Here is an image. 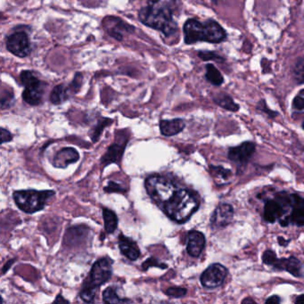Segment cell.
Listing matches in <instances>:
<instances>
[{
    "mask_svg": "<svg viewBox=\"0 0 304 304\" xmlns=\"http://www.w3.org/2000/svg\"><path fill=\"white\" fill-rule=\"evenodd\" d=\"M288 202L292 208V212L288 217L279 219V223L282 227L288 226L289 223H293L296 226H304V198L298 195H290Z\"/></svg>",
    "mask_w": 304,
    "mask_h": 304,
    "instance_id": "obj_10",
    "label": "cell"
},
{
    "mask_svg": "<svg viewBox=\"0 0 304 304\" xmlns=\"http://www.w3.org/2000/svg\"><path fill=\"white\" fill-rule=\"evenodd\" d=\"M145 188L149 196L162 208L173 198L178 189L172 179L161 175H152L147 177Z\"/></svg>",
    "mask_w": 304,
    "mask_h": 304,
    "instance_id": "obj_5",
    "label": "cell"
},
{
    "mask_svg": "<svg viewBox=\"0 0 304 304\" xmlns=\"http://www.w3.org/2000/svg\"><path fill=\"white\" fill-rule=\"evenodd\" d=\"M185 122L182 119H173L171 121L163 120L160 122V130L165 137H173L185 129Z\"/></svg>",
    "mask_w": 304,
    "mask_h": 304,
    "instance_id": "obj_19",
    "label": "cell"
},
{
    "mask_svg": "<svg viewBox=\"0 0 304 304\" xmlns=\"http://www.w3.org/2000/svg\"><path fill=\"white\" fill-rule=\"evenodd\" d=\"M103 218L105 222V229L107 234H112L117 229L118 218L114 212L110 209H103Z\"/></svg>",
    "mask_w": 304,
    "mask_h": 304,
    "instance_id": "obj_21",
    "label": "cell"
},
{
    "mask_svg": "<svg viewBox=\"0 0 304 304\" xmlns=\"http://www.w3.org/2000/svg\"><path fill=\"white\" fill-rule=\"evenodd\" d=\"M211 170L216 173L218 176H221L223 178H228L231 175V172L220 166H211Z\"/></svg>",
    "mask_w": 304,
    "mask_h": 304,
    "instance_id": "obj_34",
    "label": "cell"
},
{
    "mask_svg": "<svg viewBox=\"0 0 304 304\" xmlns=\"http://www.w3.org/2000/svg\"><path fill=\"white\" fill-rule=\"evenodd\" d=\"M206 80L212 83L214 86H220L224 82V78L221 72L218 71L215 66L209 64L206 65V73H205Z\"/></svg>",
    "mask_w": 304,
    "mask_h": 304,
    "instance_id": "obj_22",
    "label": "cell"
},
{
    "mask_svg": "<svg viewBox=\"0 0 304 304\" xmlns=\"http://www.w3.org/2000/svg\"><path fill=\"white\" fill-rule=\"evenodd\" d=\"M281 303V299L279 298L278 295H273L271 297H269V299L266 300L265 304H278Z\"/></svg>",
    "mask_w": 304,
    "mask_h": 304,
    "instance_id": "obj_37",
    "label": "cell"
},
{
    "mask_svg": "<svg viewBox=\"0 0 304 304\" xmlns=\"http://www.w3.org/2000/svg\"><path fill=\"white\" fill-rule=\"evenodd\" d=\"M112 122V120H110V119H104L101 122H98V124H97L96 127H95V129L93 130V135L91 136L92 140H93L94 142H96V141H97L98 137L101 135L104 128L107 127V125Z\"/></svg>",
    "mask_w": 304,
    "mask_h": 304,
    "instance_id": "obj_28",
    "label": "cell"
},
{
    "mask_svg": "<svg viewBox=\"0 0 304 304\" xmlns=\"http://www.w3.org/2000/svg\"><path fill=\"white\" fill-rule=\"evenodd\" d=\"M61 295H59L57 298H56V301H55V303H59V302H63V303H68V301H66V300L63 299L61 298Z\"/></svg>",
    "mask_w": 304,
    "mask_h": 304,
    "instance_id": "obj_42",
    "label": "cell"
},
{
    "mask_svg": "<svg viewBox=\"0 0 304 304\" xmlns=\"http://www.w3.org/2000/svg\"><path fill=\"white\" fill-rule=\"evenodd\" d=\"M112 260L107 257L97 260L92 266L89 278L86 280L84 284L96 290L103 284H106L112 278Z\"/></svg>",
    "mask_w": 304,
    "mask_h": 304,
    "instance_id": "obj_7",
    "label": "cell"
},
{
    "mask_svg": "<svg viewBox=\"0 0 304 304\" xmlns=\"http://www.w3.org/2000/svg\"><path fill=\"white\" fill-rule=\"evenodd\" d=\"M20 80L22 84L25 87L22 92L23 100L30 106L41 105L45 93V87L35 73L31 71H22L21 72Z\"/></svg>",
    "mask_w": 304,
    "mask_h": 304,
    "instance_id": "obj_6",
    "label": "cell"
},
{
    "mask_svg": "<svg viewBox=\"0 0 304 304\" xmlns=\"http://www.w3.org/2000/svg\"><path fill=\"white\" fill-rule=\"evenodd\" d=\"M152 266H156V267H159V268H161L162 269H167L168 268V265H166V264L160 263L158 260L151 257V258L148 259L142 264V269L144 270H147V269H149V267H152Z\"/></svg>",
    "mask_w": 304,
    "mask_h": 304,
    "instance_id": "obj_30",
    "label": "cell"
},
{
    "mask_svg": "<svg viewBox=\"0 0 304 304\" xmlns=\"http://www.w3.org/2000/svg\"><path fill=\"white\" fill-rule=\"evenodd\" d=\"M228 273V269L223 265L212 264L203 271L200 280L205 288H216L223 284Z\"/></svg>",
    "mask_w": 304,
    "mask_h": 304,
    "instance_id": "obj_8",
    "label": "cell"
},
{
    "mask_svg": "<svg viewBox=\"0 0 304 304\" xmlns=\"http://www.w3.org/2000/svg\"><path fill=\"white\" fill-rule=\"evenodd\" d=\"M234 209L230 204L221 203L213 212L211 224L213 228L227 227L233 219Z\"/></svg>",
    "mask_w": 304,
    "mask_h": 304,
    "instance_id": "obj_11",
    "label": "cell"
},
{
    "mask_svg": "<svg viewBox=\"0 0 304 304\" xmlns=\"http://www.w3.org/2000/svg\"><path fill=\"white\" fill-rule=\"evenodd\" d=\"M255 152V145L252 142H244L238 147H232L228 151V158L238 164L248 162Z\"/></svg>",
    "mask_w": 304,
    "mask_h": 304,
    "instance_id": "obj_12",
    "label": "cell"
},
{
    "mask_svg": "<svg viewBox=\"0 0 304 304\" xmlns=\"http://www.w3.org/2000/svg\"><path fill=\"white\" fill-rule=\"evenodd\" d=\"M277 258H278L277 255L271 250H267L262 254V261H263V263L266 264V265H269V266H272V264L274 263V261H276Z\"/></svg>",
    "mask_w": 304,
    "mask_h": 304,
    "instance_id": "obj_32",
    "label": "cell"
},
{
    "mask_svg": "<svg viewBox=\"0 0 304 304\" xmlns=\"http://www.w3.org/2000/svg\"><path fill=\"white\" fill-rule=\"evenodd\" d=\"M259 110H261V112H265L266 114H268V116L270 117V118H275L276 116H278L279 115V112H275V111H272V110H270L269 107H267V105H266V102L264 99L262 100H261V101L259 102L258 107H257Z\"/></svg>",
    "mask_w": 304,
    "mask_h": 304,
    "instance_id": "obj_33",
    "label": "cell"
},
{
    "mask_svg": "<svg viewBox=\"0 0 304 304\" xmlns=\"http://www.w3.org/2000/svg\"><path fill=\"white\" fill-rule=\"evenodd\" d=\"M303 129H304V124H303Z\"/></svg>",
    "mask_w": 304,
    "mask_h": 304,
    "instance_id": "obj_44",
    "label": "cell"
},
{
    "mask_svg": "<svg viewBox=\"0 0 304 304\" xmlns=\"http://www.w3.org/2000/svg\"><path fill=\"white\" fill-rule=\"evenodd\" d=\"M294 80L297 84H304V58L300 59L294 67Z\"/></svg>",
    "mask_w": 304,
    "mask_h": 304,
    "instance_id": "obj_26",
    "label": "cell"
},
{
    "mask_svg": "<svg viewBox=\"0 0 304 304\" xmlns=\"http://www.w3.org/2000/svg\"><path fill=\"white\" fill-rule=\"evenodd\" d=\"M299 94H300V95H301V96H304V89H302V90H301V91H300Z\"/></svg>",
    "mask_w": 304,
    "mask_h": 304,
    "instance_id": "obj_43",
    "label": "cell"
},
{
    "mask_svg": "<svg viewBox=\"0 0 304 304\" xmlns=\"http://www.w3.org/2000/svg\"><path fill=\"white\" fill-rule=\"evenodd\" d=\"M295 304H304V294L299 295L296 300H295Z\"/></svg>",
    "mask_w": 304,
    "mask_h": 304,
    "instance_id": "obj_40",
    "label": "cell"
},
{
    "mask_svg": "<svg viewBox=\"0 0 304 304\" xmlns=\"http://www.w3.org/2000/svg\"><path fill=\"white\" fill-rule=\"evenodd\" d=\"M103 301L106 304H122V303H131V301L128 299H122L118 292H117L116 287L114 286H110L107 287L104 292H103Z\"/></svg>",
    "mask_w": 304,
    "mask_h": 304,
    "instance_id": "obj_24",
    "label": "cell"
},
{
    "mask_svg": "<svg viewBox=\"0 0 304 304\" xmlns=\"http://www.w3.org/2000/svg\"><path fill=\"white\" fill-rule=\"evenodd\" d=\"M214 102L219 107L230 112H238L240 108L239 105L235 103L233 98L226 94L218 95L217 97L214 98Z\"/></svg>",
    "mask_w": 304,
    "mask_h": 304,
    "instance_id": "obj_23",
    "label": "cell"
},
{
    "mask_svg": "<svg viewBox=\"0 0 304 304\" xmlns=\"http://www.w3.org/2000/svg\"><path fill=\"white\" fill-rule=\"evenodd\" d=\"M14 261H15V260H11V261H7V262L5 264V266L3 267V271H2V273L5 274V271L9 269V268H10L11 267V265L14 263Z\"/></svg>",
    "mask_w": 304,
    "mask_h": 304,
    "instance_id": "obj_38",
    "label": "cell"
},
{
    "mask_svg": "<svg viewBox=\"0 0 304 304\" xmlns=\"http://www.w3.org/2000/svg\"><path fill=\"white\" fill-rule=\"evenodd\" d=\"M242 304H256V302L254 299L247 297V298H245V299L242 301Z\"/></svg>",
    "mask_w": 304,
    "mask_h": 304,
    "instance_id": "obj_41",
    "label": "cell"
},
{
    "mask_svg": "<svg viewBox=\"0 0 304 304\" xmlns=\"http://www.w3.org/2000/svg\"><path fill=\"white\" fill-rule=\"evenodd\" d=\"M13 139V136L11 134L10 132L8 130H6L5 129H1V142L2 144H4L5 142H9Z\"/></svg>",
    "mask_w": 304,
    "mask_h": 304,
    "instance_id": "obj_36",
    "label": "cell"
},
{
    "mask_svg": "<svg viewBox=\"0 0 304 304\" xmlns=\"http://www.w3.org/2000/svg\"><path fill=\"white\" fill-rule=\"evenodd\" d=\"M188 293V290L183 287H170L165 291V294L172 298H182Z\"/></svg>",
    "mask_w": 304,
    "mask_h": 304,
    "instance_id": "obj_29",
    "label": "cell"
},
{
    "mask_svg": "<svg viewBox=\"0 0 304 304\" xmlns=\"http://www.w3.org/2000/svg\"><path fill=\"white\" fill-rule=\"evenodd\" d=\"M75 93L73 91L71 84L68 87H65L64 84H60L54 87V89L51 92L50 101L54 105H60L62 103L65 102L71 93Z\"/></svg>",
    "mask_w": 304,
    "mask_h": 304,
    "instance_id": "obj_20",
    "label": "cell"
},
{
    "mask_svg": "<svg viewBox=\"0 0 304 304\" xmlns=\"http://www.w3.org/2000/svg\"><path fill=\"white\" fill-rule=\"evenodd\" d=\"M183 32L184 41L188 45L197 42L218 44L227 40V32L222 26L214 20L201 22L195 19H189L184 24Z\"/></svg>",
    "mask_w": 304,
    "mask_h": 304,
    "instance_id": "obj_2",
    "label": "cell"
},
{
    "mask_svg": "<svg viewBox=\"0 0 304 304\" xmlns=\"http://www.w3.org/2000/svg\"><path fill=\"white\" fill-rule=\"evenodd\" d=\"M197 56L203 61H211V60L224 61L223 57L219 56L214 51H200L198 52Z\"/></svg>",
    "mask_w": 304,
    "mask_h": 304,
    "instance_id": "obj_27",
    "label": "cell"
},
{
    "mask_svg": "<svg viewBox=\"0 0 304 304\" xmlns=\"http://www.w3.org/2000/svg\"><path fill=\"white\" fill-rule=\"evenodd\" d=\"M176 0H149V5L141 8L138 19L143 24L162 31L166 37L176 34L177 25L173 19V4Z\"/></svg>",
    "mask_w": 304,
    "mask_h": 304,
    "instance_id": "obj_1",
    "label": "cell"
},
{
    "mask_svg": "<svg viewBox=\"0 0 304 304\" xmlns=\"http://www.w3.org/2000/svg\"><path fill=\"white\" fill-rule=\"evenodd\" d=\"M272 267L279 270H285L294 277H301L303 275V263L300 261V260L294 256L289 258H277L272 264Z\"/></svg>",
    "mask_w": 304,
    "mask_h": 304,
    "instance_id": "obj_14",
    "label": "cell"
},
{
    "mask_svg": "<svg viewBox=\"0 0 304 304\" xmlns=\"http://www.w3.org/2000/svg\"><path fill=\"white\" fill-rule=\"evenodd\" d=\"M55 194L54 190H19L14 192L13 198L17 207L22 212L34 213L45 208L46 203Z\"/></svg>",
    "mask_w": 304,
    "mask_h": 304,
    "instance_id": "obj_4",
    "label": "cell"
},
{
    "mask_svg": "<svg viewBox=\"0 0 304 304\" xmlns=\"http://www.w3.org/2000/svg\"><path fill=\"white\" fill-rule=\"evenodd\" d=\"M119 247L121 253L130 261H136L140 256V250L137 243L122 234L119 236Z\"/></svg>",
    "mask_w": 304,
    "mask_h": 304,
    "instance_id": "obj_17",
    "label": "cell"
},
{
    "mask_svg": "<svg viewBox=\"0 0 304 304\" xmlns=\"http://www.w3.org/2000/svg\"><path fill=\"white\" fill-rule=\"evenodd\" d=\"M6 48L13 55L23 58L31 54V44L28 35L23 31L15 32L7 37Z\"/></svg>",
    "mask_w": 304,
    "mask_h": 304,
    "instance_id": "obj_9",
    "label": "cell"
},
{
    "mask_svg": "<svg viewBox=\"0 0 304 304\" xmlns=\"http://www.w3.org/2000/svg\"><path fill=\"white\" fill-rule=\"evenodd\" d=\"M79 159H80V154L77 152L75 148L65 147L56 152L53 160V164L55 167L58 168V169H65L71 163L78 162Z\"/></svg>",
    "mask_w": 304,
    "mask_h": 304,
    "instance_id": "obj_13",
    "label": "cell"
},
{
    "mask_svg": "<svg viewBox=\"0 0 304 304\" xmlns=\"http://www.w3.org/2000/svg\"><path fill=\"white\" fill-rule=\"evenodd\" d=\"M104 189H105V192L107 193H124L127 191V189L122 188L120 184L112 182V181L108 183V186Z\"/></svg>",
    "mask_w": 304,
    "mask_h": 304,
    "instance_id": "obj_31",
    "label": "cell"
},
{
    "mask_svg": "<svg viewBox=\"0 0 304 304\" xmlns=\"http://www.w3.org/2000/svg\"><path fill=\"white\" fill-rule=\"evenodd\" d=\"M205 246V237L203 233L197 230H191L188 233V246L187 251L192 257H198Z\"/></svg>",
    "mask_w": 304,
    "mask_h": 304,
    "instance_id": "obj_15",
    "label": "cell"
},
{
    "mask_svg": "<svg viewBox=\"0 0 304 304\" xmlns=\"http://www.w3.org/2000/svg\"><path fill=\"white\" fill-rule=\"evenodd\" d=\"M284 203H282L279 199V201L269 199L264 206V218L267 222L274 223L277 219L282 218L284 214Z\"/></svg>",
    "mask_w": 304,
    "mask_h": 304,
    "instance_id": "obj_16",
    "label": "cell"
},
{
    "mask_svg": "<svg viewBox=\"0 0 304 304\" xmlns=\"http://www.w3.org/2000/svg\"><path fill=\"white\" fill-rule=\"evenodd\" d=\"M278 239H279V244L283 245V246H286L288 244L289 242H290V240H285L284 238H281V237H279Z\"/></svg>",
    "mask_w": 304,
    "mask_h": 304,
    "instance_id": "obj_39",
    "label": "cell"
},
{
    "mask_svg": "<svg viewBox=\"0 0 304 304\" xmlns=\"http://www.w3.org/2000/svg\"><path fill=\"white\" fill-rule=\"evenodd\" d=\"M293 107L296 110H299L302 111L304 109V97L299 95V96H296L294 98V101H293Z\"/></svg>",
    "mask_w": 304,
    "mask_h": 304,
    "instance_id": "obj_35",
    "label": "cell"
},
{
    "mask_svg": "<svg viewBox=\"0 0 304 304\" xmlns=\"http://www.w3.org/2000/svg\"><path fill=\"white\" fill-rule=\"evenodd\" d=\"M96 293V289L92 288L90 286H87L86 284H84L80 295H81V298L83 302L91 304V303H94V301H95Z\"/></svg>",
    "mask_w": 304,
    "mask_h": 304,
    "instance_id": "obj_25",
    "label": "cell"
},
{
    "mask_svg": "<svg viewBox=\"0 0 304 304\" xmlns=\"http://www.w3.org/2000/svg\"><path fill=\"white\" fill-rule=\"evenodd\" d=\"M199 208L196 195L188 189H177L173 198L162 206L169 218L177 223L188 221Z\"/></svg>",
    "mask_w": 304,
    "mask_h": 304,
    "instance_id": "obj_3",
    "label": "cell"
},
{
    "mask_svg": "<svg viewBox=\"0 0 304 304\" xmlns=\"http://www.w3.org/2000/svg\"><path fill=\"white\" fill-rule=\"evenodd\" d=\"M126 144L127 142H124L123 144H120V143H113L112 145H111L107 152H106V154L102 157L101 162L104 165H108L110 163H113V162H119L122 161V155H123V152L125 150V147H126Z\"/></svg>",
    "mask_w": 304,
    "mask_h": 304,
    "instance_id": "obj_18",
    "label": "cell"
}]
</instances>
